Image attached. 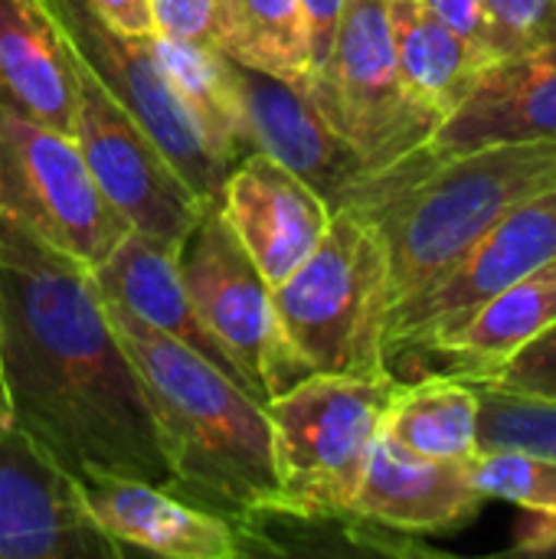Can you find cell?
I'll use <instances>...</instances> for the list:
<instances>
[{
	"mask_svg": "<svg viewBox=\"0 0 556 559\" xmlns=\"http://www.w3.org/2000/svg\"><path fill=\"white\" fill-rule=\"evenodd\" d=\"M69 52L98 85L154 138L200 200H216L226 167L206 147L193 118L174 95L151 36H128L105 23L88 0H43Z\"/></svg>",
	"mask_w": 556,
	"mask_h": 559,
	"instance_id": "10",
	"label": "cell"
},
{
	"mask_svg": "<svg viewBox=\"0 0 556 559\" xmlns=\"http://www.w3.org/2000/svg\"><path fill=\"white\" fill-rule=\"evenodd\" d=\"M387 10L403 85L429 115L442 121L495 59L436 20L419 0H390Z\"/></svg>",
	"mask_w": 556,
	"mask_h": 559,
	"instance_id": "21",
	"label": "cell"
},
{
	"mask_svg": "<svg viewBox=\"0 0 556 559\" xmlns=\"http://www.w3.org/2000/svg\"><path fill=\"white\" fill-rule=\"evenodd\" d=\"M92 10L111 23L115 29L128 36H151L154 33V16H151V0H88Z\"/></svg>",
	"mask_w": 556,
	"mask_h": 559,
	"instance_id": "32",
	"label": "cell"
},
{
	"mask_svg": "<svg viewBox=\"0 0 556 559\" xmlns=\"http://www.w3.org/2000/svg\"><path fill=\"white\" fill-rule=\"evenodd\" d=\"M177 255H180V242L144 236L138 229H131L111 249V255L105 262L88 269V275H92V285L102 301H111V305L131 311L144 324H151L161 334L197 350L200 357L216 364L223 373L239 380L246 390H252L246 383V377L239 373V367L226 357V350L216 344V337L200 321V314L184 288Z\"/></svg>",
	"mask_w": 556,
	"mask_h": 559,
	"instance_id": "18",
	"label": "cell"
},
{
	"mask_svg": "<svg viewBox=\"0 0 556 559\" xmlns=\"http://www.w3.org/2000/svg\"><path fill=\"white\" fill-rule=\"evenodd\" d=\"M279 334L305 373L387 377L390 259L370 219L341 206L311 255L272 288Z\"/></svg>",
	"mask_w": 556,
	"mask_h": 559,
	"instance_id": "4",
	"label": "cell"
},
{
	"mask_svg": "<svg viewBox=\"0 0 556 559\" xmlns=\"http://www.w3.org/2000/svg\"><path fill=\"white\" fill-rule=\"evenodd\" d=\"M216 3L220 0H151L154 33L187 39V43H213L216 29Z\"/></svg>",
	"mask_w": 556,
	"mask_h": 559,
	"instance_id": "29",
	"label": "cell"
},
{
	"mask_svg": "<svg viewBox=\"0 0 556 559\" xmlns=\"http://www.w3.org/2000/svg\"><path fill=\"white\" fill-rule=\"evenodd\" d=\"M485 501H508L528 514L556 518V459L528 449H478L469 462Z\"/></svg>",
	"mask_w": 556,
	"mask_h": 559,
	"instance_id": "25",
	"label": "cell"
},
{
	"mask_svg": "<svg viewBox=\"0 0 556 559\" xmlns=\"http://www.w3.org/2000/svg\"><path fill=\"white\" fill-rule=\"evenodd\" d=\"M151 46L174 95L193 118L206 147L216 154V160L229 174L236 160L252 154L236 62L223 56L216 46L187 43V39H174L164 33H151Z\"/></svg>",
	"mask_w": 556,
	"mask_h": 559,
	"instance_id": "22",
	"label": "cell"
},
{
	"mask_svg": "<svg viewBox=\"0 0 556 559\" xmlns=\"http://www.w3.org/2000/svg\"><path fill=\"white\" fill-rule=\"evenodd\" d=\"M0 377L10 423L79 481L174 478L131 360L82 262L0 213Z\"/></svg>",
	"mask_w": 556,
	"mask_h": 559,
	"instance_id": "1",
	"label": "cell"
},
{
	"mask_svg": "<svg viewBox=\"0 0 556 559\" xmlns=\"http://www.w3.org/2000/svg\"><path fill=\"white\" fill-rule=\"evenodd\" d=\"M298 7H301V16H305L308 59H311V72H315L328 59V52L334 46L341 13H344V0H298Z\"/></svg>",
	"mask_w": 556,
	"mask_h": 559,
	"instance_id": "30",
	"label": "cell"
},
{
	"mask_svg": "<svg viewBox=\"0 0 556 559\" xmlns=\"http://www.w3.org/2000/svg\"><path fill=\"white\" fill-rule=\"evenodd\" d=\"M82 491L95 524L125 550L170 559H236L279 550L259 537L252 521L206 511L151 481L98 478L82 481Z\"/></svg>",
	"mask_w": 556,
	"mask_h": 559,
	"instance_id": "14",
	"label": "cell"
},
{
	"mask_svg": "<svg viewBox=\"0 0 556 559\" xmlns=\"http://www.w3.org/2000/svg\"><path fill=\"white\" fill-rule=\"evenodd\" d=\"M387 7L390 0H344L328 59L301 82L328 124L360 157L364 177L403 160L439 128V118L403 85Z\"/></svg>",
	"mask_w": 556,
	"mask_h": 559,
	"instance_id": "6",
	"label": "cell"
},
{
	"mask_svg": "<svg viewBox=\"0 0 556 559\" xmlns=\"http://www.w3.org/2000/svg\"><path fill=\"white\" fill-rule=\"evenodd\" d=\"M0 102L72 134V62L43 0H0Z\"/></svg>",
	"mask_w": 556,
	"mask_h": 559,
	"instance_id": "20",
	"label": "cell"
},
{
	"mask_svg": "<svg viewBox=\"0 0 556 559\" xmlns=\"http://www.w3.org/2000/svg\"><path fill=\"white\" fill-rule=\"evenodd\" d=\"M495 59L556 43V0H482Z\"/></svg>",
	"mask_w": 556,
	"mask_h": 559,
	"instance_id": "27",
	"label": "cell"
},
{
	"mask_svg": "<svg viewBox=\"0 0 556 559\" xmlns=\"http://www.w3.org/2000/svg\"><path fill=\"white\" fill-rule=\"evenodd\" d=\"M383 436L426 459L472 462L478 455V393L452 373L400 380L383 416Z\"/></svg>",
	"mask_w": 556,
	"mask_h": 559,
	"instance_id": "23",
	"label": "cell"
},
{
	"mask_svg": "<svg viewBox=\"0 0 556 559\" xmlns=\"http://www.w3.org/2000/svg\"><path fill=\"white\" fill-rule=\"evenodd\" d=\"M82 481L20 426H0V559H118Z\"/></svg>",
	"mask_w": 556,
	"mask_h": 559,
	"instance_id": "13",
	"label": "cell"
},
{
	"mask_svg": "<svg viewBox=\"0 0 556 559\" xmlns=\"http://www.w3.org/2000/svg\"><path fill=\"white\" fill-rule=\"evenodd\" d=\"M472 386L478 393V449H528L556 459V400Z\"/></svg>",
	"mask_w": 556,
	"mask_h": 559,
	"instance_id": "26",
	"label": "cell"
},
{
	"mask_svg": "<svg viewBox=\"0 0 556 559\" xmlns=\"http://www.w3.org/2000/svg\"><path fill=\"white\" fill-rule=\"evenodd\" d=\"M249 147L301 177L331 213L344 206L364 177L360 157L328 124L301 82H285L236 62Z\"/></svg>",
	"mask_w": 556,
	"mask_h": 559,
	"instance_id": "16",
	"label": "cell"
},
{
	"mask_svg": "<svg viewBox=\"0 0 556 559\" xmlns=\"http://www.w3.org/2000/svg\"><path fill=\"white\" fill-rule=\"evenodd\" d=\"M554 187L556 141L495 144L364 187L344 206L377 226L397 308L433 288L501 216Z\"/></svg>",
	"mask_w": 556,
	"mask_h": 559,
	"instance_id": "3",
	"label": "cell"
},
{
	"mask_svg": "<svg viewBox=\"0 0 556 559\" xmlns=\"http://www.w3.org/2000/svg\"><path fill=\"white\" fill-rule=\"evenodd\" d=\"M213 43L233 62L285 82H305L311 72L298 0H220Z\"/></svg>",
	"mask_w": 556,
	"mask_h": 559,
	"instance_id": "24",
	"label": "cell"
},
{
	"mask_svg": "<svg viewBox=\"0 0 556 559\" xmlns=\"http://www.w3.org/2000/svg\"><path fill=\"white\" fill-rule=\"evenodd\" d=\"M10 423V406H7V390H3V377H0V426Z\"/></svg>",
	"mask_w": 556,
	"mask_h": 559,
	"instance_id": "34",
	"label": "cell"
},
{
	"mask_svg": "<svg viewBox=\"0 0 556 559\" xmlns=\"http://www.w3.org/2000/svg\"><path fill=\"white\" fill-rule=\"evenodd\" d=\"M534 518L537 521L524 531L514 550L528 557H556V518H544V514H534Z\"/></svg>",
	"mask_w": 556,
	"mask_h": 559,
	"instance_id": "33",
	"label": "cell"
},
{
	"mask_svg": "<svg viewBox=\"0 0 556 559\" xmlns=\"http://www.w3.org/2000/svg\"><path fill=\"white\" fill-rule=\"evenodd\" d=\"M556 324V259L544 262L531 275L518 278L495 298L469 311L456 328L410 354L393 367V377L403 367H419V373H452L475 380L495 364L518 354L524 344L541 337Z\"/></svg>",
	"mask_w": 556,
	"mask_h": 559,
	"instance_id": "19",
	"label": "cell"
},
{
	"mask_svg": "<svg viewBox=\"0 0 556 559\" xmlns=\"http://www.w3.org/2000/svg\"><path fill=\"white\" fill-rule=\"evenodd\" d=\"M177 259L200 321L262 403L308 377L279 334L272 285L249 259L216 200L203 206L190 233L180 239Z\"/></svg>",
	"mask_w": 556,
	"mask_h": 559,
	"instance_id": "8",
	"label": "cell"
},
{
	"mask_svg": "<svg viewBox=\"0 0 556 559\" xmlns=\"http://www.w3.org/2000/svg\"><path fill=\"white\" fill-rule=\"evenodd\" d=\"M436 20H442L449 29H456L459 36H465L469 43L482 46L488 56V20H485V7L482 0H419ZM495 59V56H492Z\"/></svg>",
	"mask_w": 556,
	"mask_h": 559,
	"instance_id": "31",
	"label": "cell"
},
{
	"mask_svg": "<svg viewBox=\"0 0 556 559\" xmlns=\"http://www.w3.org/2000/svg\"><path fill=\"white\" fill-rule=\"evenodd\" d=\"M216 203L272 288L311 255L331 223V206L262 151L229 167Z\"/></svg>",
	"mask_w": 556,
	"mask_h": 559,
	"instance_id": "15",
	"label": "cell"
},
{
	"mask_svg": "<svg viewBox=\"0 0 556 559\" xmlns=\"http://www.w3.org/2000/svg\"><path fill=\"white\" fill-rule=\"evenodd\" d=\"M400 380L308 373L265 403L285 518L351 521Z\"/></svg>",
	"mask_w": 556,
	"mask_h": 559,
	"instance_id": "5",
	"label": "cell"
},
{
	"mask_svg": "<svg viewBox=\"0 0 556 559\" xmlns=\"http://www.w3.org/2000/svg\"><path fill=\"white\" fill-rule=\"evenodd\" d=\"M534 141H556V43L488 62L469 95L439 121L426 144H419L403 160L364 177L351 197L364 187L403 180L478 147Z\"/></svg>",
	"mask_w": 556,
	"mask_h": 559,
	"instance_id": "12",
	"label": "cell"
},
{
	"mask_svg": "<svg viewBox=\"0 0 556 559\" xmlns=\"http://www.w3.org/2000/svg\"><path fill=\"white\" fill-rule=\"evenodd\" d=\"M469 383H485V386L508 390V393L556 400V324L547 328L541 337H534L531 344H524L518 354L478 373Z\"/></svg>",
	"mask_w": 556,
	"mask_h": 559,
	"instance_id": "28",
	"label": "cell"
},
{
	"mask_svg": "<svg viewBox=\"0 0 556 559\" xmlns=\"http://www.w3.org/2000/svg\"><path fill=\"white\" fill-rule=\"evenodd\" d=\"M556 259V187L501 216L433 288L387 318V367L456 328L482 301Z\"/></svg>",
	"mask_w": 556,
	"mask_h": 559,
	"instance_id": "11",
	"label": "cell"
},
{
	"mask_svg": "<svg viewBox=\"0 0 556 559\" xmlns=\"http://www.w3.org/2000/svg\"><path fill=\"white\" fill-rule=\"evenodd\" d=\"M69 62L75 79L72 141L88 167L92 183L131 229L180 242L210 200H200L190 190L154 138L72 52Z\"/></svg>",
	"mask_w": 556,
	"mask_h": 559,
	"instance_id": "9",
	"label": "cell"
},
{
	"mask_svg": "<svg viewBox=\"0 0 556 559\" xmlns=\"http://www.w3.org/2000/svg\"><path fill=\"white\" fill-rule=\"evenodd\" d=\"M482 508L469 462L426 459L380 432L351 514L403 537H433L469 527Z\"/></svg>",
	"mask_w": 556,
	"mask_h": 559,
	"instance_id": "17",
	"label": "cell"
},
{
	"mask_svg": "<svg viewBox=\"0 0 556 559\" xmlns=\"http://www.w3.org/2000/svg\"><path fill=\"white\" fill-rule=\"evenodd\" d=\"M0 213L95 269L131 233L88 177L72 134L0 102Z\"/></svg>",
	"mask_w": 556,
	"mask_h": 559,
	"instance_id": "7",
	"label": "cell"
},
{
	"mask_svg": "<svg viewBox=\"0 0 556 559\" xmlns=\"http://www.w3.org/2000/svg\"><path fill=\"white\" fill-rule=\"evenodd\" d=\"M102 305L144 393L170 491L236 521L285 518L265 403L197 350Z\"/></svg>",
	"mask_w": 556,
	"mask_h": 559,
	"instance_id": "2",
	"label": "cell"
}]
</instances>
